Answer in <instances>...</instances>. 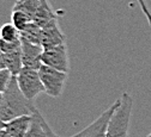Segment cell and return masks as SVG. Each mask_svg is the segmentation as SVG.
<instances>
[{
	"mask_svg": "<svg viewBox=\"0 0 151 137\" xmlns=\"http://www.w3.org/2000/svg\"><path fill=\"white\" fill-rule=\"evenodd\" d=\"M31 124V116H19L16 118L5 122L4 130L11 137H25Z\"/></svg>",
	"mask_w": 151,
	"mask_h": 137,
	"instance_id": "10",
	"label": "cell"
},
{
	"mask_svg": "<svg viewBox=\"0 0 151 137\" xmlns=\"http://www.w3.org/2000/svg\"><path fill=\"white\" fill-rule=\"evenodd\" d=\"M3 55H4L5 68L7 70H10L13 76H17L21 73V70L24 68L21 49L17 51H13V53H10V54H3Z\"/></svg>",
	"mask_w": 151,
	"mask_h": 137,
	"instance_id": "11",
	"label": "cell"
},
{
	"mask_svg": "<svg viewBox=\"0 0 151 137\" xmlns=\"http://www.w3.org/2000/svg\"><path fill=\"white\" fill-rule=\"evenodd\" d=\"M36 110L32 102L23 94L21 88L18 87L17 77L12 79L3 93V102L0 104V121L9 122L19 116H31Z\"/></svg>",
	"mask_w": 151,
	"mask_h": 137,
	"instance_id": "1",
	"label": "cell"
},
{
	"mask_svg": "<svg viewBox=\"0 0 151 137\" xmlns=\"http://www.w3.org/2000/svg\"><path fill=\"white\" fill-rule=\"evenodd\" d=\"M25 137H59V136L53 131V129L46 122L40 111L36 109L31 114V124Z\"/></svg>",
	"mask_w": 151,
	"mask_h": 137,
	"instance_id": "9",
	"label": "cell"
},
{
	"mask_svg": "<svg viewBox=\"0 0 151 137\" xmlns=\"http://www.w3.org/2000/svg\"><path fill=\"white\" fill-rule=\"evenodd\" d=\"M18 87L30 102H34L37 95L45 92V86L40 77L39 70L31 68H23L17 76Z\"/></svg>",
	"mask_w": 151,
	"mask_h": 137,
	"instance_id": "4",
	"label": "cell"
},
{
	"mask_svg": "<svg viewBox=\"0 0 151 137\" xmlns=\"http://www.w3.org/2000/svg\"><path fill=\"white\" fill-rule=\"evenodd\" d=\"M1 102H3V93H0V104H1Z\"/></svg>",
	"mask_w": 151,
	"mask_h": 137,
	"instance_id": "22",
	"label": "cell"
},
{
	"mask_svg": "<svg viewBox=\"0 0 151 137\" xmlns=\"http://www.w3.org/2000/svg\"><path fill=\"white\" fill-rule=\"evenodd\" d=\"M149 136H150V137H151V132H150V133H149Z\"/></svg>",
	"mask_w": 151,
	"mask_h": 137,
	"instance_id": "23",
	"label": "cell"
},
{
	"mask_svg": "<svg viewBox=\"0 0 151 137\" xmlns=\"http://www.w3.org/2000/svg\"><path fill=\"white\" fill-rule=\"evenodd\" d=\"M42 63L54 69H58L60 72L68 73L70 60H68L67 44L64 43L49 49H45L42 54Z\"/></svg>",
	"mask_w": 151,
	"mask_h": 137,
	"instance_id": "6",
	"label": "cell"
},
{
	"mask_svg": "<svg viewBox=\"0 0 151 137\" xmlns=\"http://www.w3.org/2000/svg\"><path fill=\"white\" fill-rule=\"evenodd\" d=\"M137 1H138L139 6H140L143 13L145 14V17H146V19H147L149 25L151 26V11H150V9H149V6H147V4H146V0H137Z\"/></svg>",
	"mask_w": 151,
	"mask_h": 137,
	"instance_id": "18",
	"label": "cell"
},
{
	"mask_svg": "<svg viewBox=\"0 0 151 137\" xmlns=\"http://www.w3.org/2000/svg\"><path fill=\"white\" fill-rule=\"evenodd\" d=\"M12 23L19 30V32H22L31 23V19L29 18L28 14H25L24 12H22L19 10H12Z\"/></svg>",
	"mask_w": 151,
	"mask_h": 137,
	"instance_id": "15",
	"label": "cell"
},
{
	"mask_svg": "<svg viewBox=\"0 0 151 137\" xmlns=\"http://www.w3.org/2000/svg\"><path fill=\"white\" fill-rule=\"evenodd\" d=\"M43 1L45 0H17L12 10H19V11L24 12L25 14L29 16V18L32 22L34 16L36 14L37 10L40 9V6L42 5Z\"/></svg>",
	"mask_w": 151,
	"mask_h": 137,
	"instance_id": "12",
	"label": "cell"
},
{
	"mask_svg": "<svg viewBox=\"0 0 151 137\" xmlns=\"http://www.w3.org/2000/svg\"><path fill=\"white\" fill-rule=\"evenodd\" d=\"M43 47L40 44L32 43L25 38L21 37V51H22V60L24 68H31L39 70L42 63V54Z\"/></svg>",
	"mask_w": 151,
	"mask_h": 137,
	"instance_id": "7",
	"label": "cell"
},
{
	"mask_svg": "<svg viewBox=\"0 0 151 137\" xmlns=\"http://www.w3.org/2000/svg\"><path fill=\"white\" fill-rule=\"evenodd\" d=\"M39 74L45 86V92L53 98H58L63 94V89L65 82L67 80V74L65 72H60L58 69H54L49 66L42 65L39 69Z\"/></svg>",
	"mask_w": 151,
	"mask_h": 137,
	"instance_id": "3",
	"label": "cell"
},
{
	"mask_svg": "<svg viewBox=\"0 0 151 137\" xmlns=\"http://www.w3.org/2000/svg\"><path fill=\"white\" fill-rule=\"evenodd\" d=\"M21 49V40L19 41H4L0 40V53L3 54H10L13 51H17Z\"/></svg>",
	"mask_w": 151,
	"mask_h": 137,
	"instance_id": "16",
	"label": "cell"
},
{
	"mask_svg": "<svg viewBox=\"0 0 151 137\" xmlns=\"http://www.w3.org/2000/svg\"><path fill=\"white\" fill-rule=\"evenodd\" d=\"M118 105H119V99L114 104H111L107 110H104L90 125H88L85 129H83L82 131L71 137H107V129L110 117L118 107Z\"/></svg>",
	"mask_w": 151,
	"mask_h": 137,
	"instance_id": "5",
	"label": "cell"
},
{
	"mask_svg": "<svg viewBox=\"0 0 151 137\" xmlns=\"http://www.w3.org/2000/svg\"><path fill=\"white\" fill-rule=\"evenodd\" d=\"M1 69H6V68H5V62H4V55L3 53H0V70Z\"/></svg>",
	"mask_w": 151,
	"mask_h": 137,
	"instance_id": "19",
	"label": "cell"
},
{
	"mask_svg": "<svg viewBox=\"0 0 151 137\" xmlns=\"http://www.w3.org/2000/svg\"><path fill=\"white\" fill-rule=\"evenodd\" d=\"M147 137H150V136H147Z\"/></svg>",
	"mask_w": 151,
	"mask_h": 137,
	"instance_id": "24",
	"label": "cell"
},
{
	"mask_svg": "<svg viewBox=\"0 0 151 137\" xmlns=\"http://www.w3.org/2000/svg\"><path fill=\"white\" fill-rule=\"evenodd\" d=\"M4 125H5V122L0 121V130H1V129H4Z\"/></svg>",
	"mask_w": 151,
	"mask_h": 137,
	"instance_id": "21",
	"label": "cell"
},
{
	"mask_svg": "<svg viewBox=\"0 0 151 137\" xmlns=\"http://www.w3.org/2000/svg\"><path fill=\"white\" fill-rule=\"evenodd\" d=\"M12 74L7 69H1L0 70V93H4L12 79Z\"/></svg>",
	"mask_w": 151,
	"mask_h": 137,
	"instance_id": "17",
	"label": "cell"
},
{
	"mask_svg": "<svg viewBox=\"0 0 151 137\" xmlns=\"http://www.w3.org/2000/svg\"><path fill=\"white\" fill-rule=\"evenodd\" d=\"M41 31H42L41 26H39L37 24H35L34 22H31L27 26V29L21 32V37L25 38V40H28V41H30L32 43L40 44V41H41Z\"/></svg>",
	"mask_w": 151,
	"mask_h": 137,
	"instance_id": "14",
	"label": "cell"
},
{
	"mask_svg": "<svg viewBox=\"0 0 151 137\" xmlns=\"http://www.w3.org/2000/svg\"><path fill=\"white\" fill-rule=\"evenodd\" d=\"M132 109H133V98L127 92L122 93L119 98L118 107L110 117L107 137H128Z\"/></svg>",
	"mask_w": 151,
	"mask_h": 137,
	"instance_id": "2",
	"label": "cell"
},
{
	"mask_svg": "<svg viewBox=\"0 0 151 137\" xmlns=\"http://www.w3.org/2000/svg\"><path fill=\"white\" fill-rule=\"evenodd\" d=\"M41 29L42 31H41L40 44L43 47V49H49V48L66 43V36L59 28L58 19L50 22L49 24H47Z\"/></svg>",
	"mask_w": 151,
	"mask_h": 137,
	"instance_id": "8",
	"label": "cell"
},
{
	"mask_svg": "<svg viewBox=\"0 0 151 137\" xmlns=\"http://www.w3.org/2000/svg\"><path fill=\"white\" fill-rule=\"evenodd\" d=\"M0 40L4 41H19L21 40V32L13 23H5L0 26Z\"/></svg>",
	"mask_w": 151,
	"mask_h": 137,
	"instance_id": "13",
	"label": "cell"
},
{
	"mask_svg": "<svg viewBox=\"0 0 151 137\" xmlns=\"http://www.w3.org/2000/svg\"><path fill=\"white\" fill-rule=\"evenodd\" d=\"M0 137H11L4 129H1V130H0Z\"/></svg>",
	"mask_w": 151,
	"mask_h": 137,
	"instance_id": "20",
	"label": "cell"
}]
</instances>
